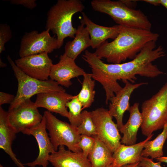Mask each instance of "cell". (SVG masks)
<instances>
[{
    "mask_svg": "<svg viewBox=\"0 0 167 167\" xmlns=\"http://www.w3.org/2000/svg\"><path fill=\"white\" fill-rule=\"evenodd\" d=\"M17 133L10 124L8 112L0 106V148L10 157L18 167H26L18 159L13 152L12 144Z\"/></svg>",
    "mask_w": 167,
    "mask_h": 167,
    "instance_id": "ffe728a7",
    "label": "cell"
},
{
    "mask_svg": "<svg viewBox=\"0 0 167 167\" xmlns=\"http://www.w3.org/2000/svg\"><path fill=\"white\" fill-rule=\"evenodd\" d=\"M82 58L91 68L92 79L102 86L105 92V103L107 104L122 88L118 82L123 79L120 64L105 63L94 53L88 50H85Z\"/></svg>",
    "mask_w": 167,
    "mask_h": 167,
    "instance_id": "5b68a950",
    "label": "cell"
},
{
    "mask_svg": "<svg viewBox=\"0 0 167 167\" xmlns=\"http://www.w3.org/2000/svg\"><path fill=\"white\" fill-rule=\"evenodd\" d=\"M30 99L8 111L10 123L17 133L35 127L41 122L42 116Z\"/></svg>",
    "mask_w": 167,
    "mask_h": 167,
    "instance_id": "8fae6325",
    "label": "cell"
},
{
    "mask_svg": "<svg viewBox=\"0 0 167 167\" xmlns=\"http://www.w3.org/2000/svg\"><path fill=\"white\" fill-rule=\"evenodd\" d=\"M95 11L109 15L118 25L129 28L151 30L152 24L140 10L130 8L121 0H92Z\"/></svg>",
    "mask_w": 167,
    "mask_h": 167,
    "instance_id": "277c9868",
    "label": "cell"
},
{
    "mask_svg": "<svg viewBox=\"0 0 167 167\" xmlns=\"http://www.w3.org/2000/svg\"><path fill=\"white\" fill-rule=\"evenodd\" d=\"M153 134L149 135L145 140L137 143L126 145L121 143L113 153V161L112 167H121L127 164L139 162L141 153L146 142L151 139Z\"/></svg>",
    "mask_w": 167,
    "mask_h": 167,
    "instance_id": "d6986e66",
    "label": "cell"
},
{
    "mask_svg": "<svg viewBox=\"0 0 167 167\" xmlns=\"http://www.w3.org/2000/svg\"><path fill=\"white\" fill-rule=\"evenodd\" d=\"M91 113L96 129V135L113 153L121 143L122 137L117 124L113 121L106 109L98 108Z\"/></svg>",
    "mask_w": 167,
    "mask_h": 167,
    "instance_id": "9c48e42d",
    "label": "cell"
},
{
    "mask_svg": "<svg viewBox=\"0 0 167 167\" xmlns=\"http://www.w3.org/2000/svg\"><path fill=\"white\" fill-rule=\"evenodd\" d=\"M84 8L80 0H58L48 12L45 28L56 35L58 49L62 46L66 38H75L77 28L72 25V18Z\"/></svg>",
    "mask_w": 167,
    "mask_h": 167,
    "instance_id": "7a4b0ae2",
    "label": "cell"
},
{
    "mask_svg": "<svg viewBox=\"0 0 167 167\" xmlns=\"http://www.w3.org/2000/svg\"><path fill=\"white\" fill-rule=\"evenodd\" d=\"M49 161L54 167H92L88 158L82 152L67 150L63 145L49 155Z\"/></svg>",
    "mask_w": 167,
    "mask_h": 167,
    "instance_id": "ac0fdd59",
    "label": "cell"
},
{
    "mask_svg": "<svg viewBox=\"0 0 167 167\" xmlns=\"http://www.w3.org/2000/svg\"><path fill=\"white\" fill-rule=\"evenodd\" d=\"M143 1L156 6L160 4V0H144Z\"/></svg>",
    "mask_w": 167,
    "mask_h": 167,
    "instance_id": "836d02e7",
    "label": "cell"
},
{
    "mask_svg": "<svg viewBox=\"0 0 167 167\" xmlns=\"http://www.w3.org/2000/svg\"><path fill=\"white\" fill-rule=\"evenodd\" d=\"M52 62L46 53L20 58L15 61L16 66L25 74L41 80L48 79Z\"/></svg>",
    "mask_w": 167,
    "mask_h": 167,
    "instance_id": "7c38bea8",
    "label": "cell"
},
{
    "mask_svg": "<svg viewBox=\"0 0 167 167\" xmlns=\"http://www.w3.org/2000/svg\"><path fill=\"white\" fill-rule=\"evenodd\" d=\"M147 84L146 82L133 84L127 81L124 86L110 100L109 112L116 119L119 130L123 125V118L124 113L128 111L130 107L129 100L132 93L140 86Z\"/></svg>",
    "mask_w": 167,
    "mask_h": 167,
    "instance_id": "9a60e30c",
    "label": "cell"
},
{
    "mask_svg": "<svg viewBox=\"0 0 167 167\" xmlns=\"http://www.w3.org/2000/svg\"><path fill=\"white\" fill-rule=\"evenodd\" d=\"M80 135L92 136L96 135V131L91 112L84 110L82 112V122L77 128Z\"/></svg>",
    "mask_w": 167,
    "mask_h": 167,
    "instance_id": "4316f807",
    "label": "cell"
},
{
    "mask_svg": "<svg viewBox=\"0 0 167 167\" xmlns=\"http://www.w3.org/2000/svg\"><path fill=\"white\" fill-rule=\"evenodd\" d=\"M73 96L66 92L41 93L37 95L34 105L37 108H45L50 112L58 113L68 118L69 114L66 105Z\"/></svg>",
    "mask_w": 167,
    "mask_h": 167,
    "instance_id": "2e32d148",
    "label": "cell"
},
{
    "mask_svg": "<svg viewBox=\"0 0 167 167\" xmlns=\"http://www.w3.org/2000/svg\"><path fill=\"white\" fill-rule=\"evenodd\" d=\"M107 167H112V164Z\"/></svg>",
    "mask_w": 167,
    "mask_h": 167,
    "instance_id": "ab89813d",
    "label": "cell"
},
{
    "mask_svg": "<svg viewBox=\"0 0 167 167\" xmlns=\"http://www.w3.org/2000/svg\"><path fill=\"white\" fill-rule=\"evenodd\" d=\"M66 105L69 109L68 119L70 124L73 126L77 127L82 122V105L76 95L74 96L72 98L66 103Z\"/></svg>",
    "mask_w": 167,
    "mask_h": 167,
    "instance_id": "484cf974",
    "label": "cell"
},
{
    "mask_svg": "<svg viewBox=\"0 0 167 167\" xmlns=\"http://www.w3.org/2000/svg\"><path fill=\"white\" fill-rule=\"evenodd\" d=\"M157 161L161 162L167 163V156H162L156 159Z\"/></svg>",
    "mask_w": 167,
    "mask_h": 167,
    "instance_id": "d590c367",
    "label": "cell"
},
{
    "mask_svg": "<svg viewBox=\"0 0 167 167\" xmlns=\"http://www.w3.org/2000/svg\"><path fill=\"white\" fill-rule=\"evenodd\" d=\"M43 115L46 120V129L55 151L60 146L63 145L73 152H82L77 147L81 136L77 127L58 119L48 110L44 112Z\"/></svg>",
    "mask_w": 167,
    "mask_h": 167,
    "instance_id": "ba28073f",
    "label": "cell"
},
{
    "mask_svg": "<svg viewBox=\"0 0 167 167\" xmlns=\"http://www.w3.org/2000/svg\"><path fill=\"white\" fill-rule=\"evenodd\" d=\"M143 135L148 137L154 131L163 128L167 123V82L155 95L142 103Z\"/></svg>",
    "mask_w": 167,
    "mask_h": 167,
    "instance_id": "52a82bcc",
    "label": "cell"
},
{
    "mask_svg": "<svg viewBox=\"0 0 167 167\" xmlns=\"http://www.w3.org/2000/svg\"><path fill=\"white\" fill-rule=\"evenodd\" d=\"M12 36V32L9 25L6 24H0V53L5 50V45Z\"/></svg>",
    "mask_w": 167,
    "mask_h": 167,
    "instance_id": "f1b7e54d",
    "label": "cell"
},
{
    "mask_svg": "<svg viewBox=\"0 0 167 167\" xmlns=\"http://www.w3.org/2000/svg\"><path fill=\"white\" fill-rule=\"evenodd\" d=\"M167 139V123L164 126L163 130L152 140L147 141L144 145L141 153L142 157H150L151 159H156L163 156V147Z\"/></svg>",
    "mask_w": 167,
    "mask_h": 167,
    "instance_id": "cb8c5ba5",
    "label": "cell"
},
{
    "mask_svg": "<svg viewBox=\"0 0 167 167\" xmlns=\"http://www.w3.org/2000/svg\"><path fill=\"white\" fill-rule=\"evenodd\" d=\"M7 59L18 82L16 94L10 105L8 111L17 107L35 94L54 91L66 92L62 86L51 79L41 80L27 75L16 66L9 55H8Z\"/></svg>",
    "mask_w": 167,
    "mask_h": 167,
    "instance_id": "8992f818",
    "label": "cell"
},
{
    "mask_svg": "<svg viewBox=\"0 0 167 167\" xmlns=\"http://www.w3.org/2000/svg\"><path fill=\"white\" fill-rule=\"evenodd\" d=\"M94 146L88 158L92 167H107L113 161V153L105 144L96 135Z\"/></svg>",
    "mask_w": 167,
    "mask_h": 167,
    "instance_id": "603a6c76",
    "label": "cell"
},
{
    "mask_svg": "<svg viewBox=\"0 0 167 167\" xmlns=\"http://www.w3.org/2000/svg\"><path fill=\"white\" fill-rule=\"evenodd\" d=\"M159 36L151 30L120 26L117 37L111 42H103L94 53L109 63L120 64L127 59H133L147 43L156 41Z\"/></svg>",
    "mask_w": 167,
    "mask_h": 167,
    "instance_id": "6da1fadb",
    "label": "cell"
},
{
    "mask_svg": "<svg viewBox=\"0 0 167 167\" xmlns=\"http://www.w3.org/2000/svg\"><path fill=\"white\" fill-rule=\"evenodd\" d=\"M156 41L149 42L131 61L120 63L123 82L125 83L129 81L134 84L137 79V75L154 78L164 74L152 63L165 55V51L161 45L156 48Z\"/></svg>",
    "mask_w": 167,
    "mask_h": 167,
    "instance_id": "3957f363",
    "label": "cell"
},
{
    "mask_svg": "<svg viewBox=\"0 0 167 167\" xmlns=\"http://www.w3.org/2000/svg\"><path fill=\"white\" fill-rule=\"evenodd\" d=\"M46 129V120L43 115L42 121L39 125L22 132L24 134L32 135L34 137L37 143L39 150L36 158L32 162L24 163L25 166L35 167L38 165L47 167L49 162V156L55 151Z\"/></svg>",
    "mask_w": 167,
    "mask_h": 167,
    "instance_id": "4fadbf2b",
    "label": "cell"
},
{
    "mask_svg": "<svg viewBox=\"0 0 167 167\" xmlns=\"http://www.w3.org/2000/svg\"><path fill=\"white\" fill-rule=\"evenodd\" d=\"M161 162H154L152 159L142 157L139 164V167H162Z\"/></svg>",
    "mask_w": 167,
    "mask_h": 167,
    "instance_id": "4dcf8cb0",
    "label": "cell"
},
{
    "mask_svg": "<svg viewBox=\"0 0 167 167\" xmlns=\"http://www.w3.org/2000/svg\"><path fill=\"white\" fill-rule=\"evenodd\" d=\"M0 167H4L2 165L0 164Z\"/></svg>",
    "mask_w": 167,
    "mask_h": 167,
    "instance_id": "f35d334b",
    "label": "cell"
},
{
    "mask_svg": "<svg viewBox=\"0 0 167 167\" xmlns=\"http://www.w3.org/2000/svg\"><path fill=\"white\" fill-rule=\"evenodd\" d=\"M15 96L14 95L1 92H0V105L4 104H11Z\"/></svg>",
    "mask_w": 167,
    "mask_h": 167,
    "instance_id": "1f68e13d",
    "label": "cell"
},
{
    "mask_svg": "<svg viewBox=\"0 0 167 167\" xmlns=\"http://www.w3.org/2000/svg\"><path fill=\"white\" fill-rule=\"evenodd\" d=\"M91 45L88 31L84 24H81L77 28V32L74 39L66 43L64 54L75 60L82 52Z\"/></svg>",
    "mask_w": 167,
    "mask_h": 167,
    "instance_id": "7402d4cb",
    "label": "cell"
},
{
    "mask_svg": "<svg viewBox=\"0 0 167 167\" xmlns=\"http://www.w3.org/2000/svg\"><path fill=\"white\" fill-rule=\"evenodd\" d=\"M9 2L12 5H22L31 10L34 9L37 6L35 0H10Z\"/></svg>",
    "mask_w": 167,
    "mask_h": 167,
    "instance_id": "f546056e",
    "label": "cell"
},
{
    "mask_svg": "<svg viewBox=\"0 0 167 167\" xmlns=\"http://www.w3.org/2000/svg\"><path fill=\"white\" fill-rule=\"evenodd\" d=\"M139 162L126 165L122 166L121 167H139Z\"/></svg>",
    "mask_w": 167,
    "mask_h": 167,
    "instance_id": "e575fe53",
    "label": "cell"
},
{
    "mask_svg": "<svg viewBox=\"0 0 167 167\" xmlns=\"http://www.w3.org/2000/svg\"><path fill=\"white\" fill-rule=\"evenodd\" d=\"M7 66L6 64V63L3 62L2 60H1V59L0 58V66L1 67H4L6 66Z\"/></svg>",
    "mask_w": 167,
    "mask_h": 167,
    "instance_id": "74e56055",
    "label": "cell"
},
{
    "mask_svg": "<svg viewBox=\"0 0 167 167\" xmlns=\"http://www.w3.org/2000/svg\"><path fill=\"white\" fill-rule=\"evenodd\" d=\"M49 29L41 32L33 30L26 32L22 37L19 51L20 58L46 53H50L58 48L57 40L49 34Z\"/></svg>",
    "mask_w": 167,
    "mask_h": 167,
    "instance_id": "30bf717a",
    "label": "cell"
},
{
    "mask_svg": "<svg viewBox=\"0 0 167 167\" xmlns=\"http://www.w3.org/2000/svg\"><path fill=\"white\" fill-rule=\"evenodd\" d=\"M83 77L82 88L76 95L83 109L90 107L94 101L95 94V80L92 79V73H86Z\"/></svg>",
    "mask_w": 167,
    "mask_h": 167,
    "instance_id": "d4e9b609",
    "label": "cell"
},
{
    "mask_svg": "<svg viewBox=\"0 0 167 167\" xmlns=\"http://www.w3.org/2000/svg\"><path fill=\"white\" fill-rule=\"evenodd\" d=\"M95 143V139L93 136L81 135L80 139L77 147L81 150L84 156L88 157L94 146Z\"/></svg>",
    "mask_w": 167,
    "mask_h": 167,
    "instance_id": "83f0119b",
    "label": "cell"
},
{
    "mask_svg": "<svg viewBox=\"0 0 167 167\" xmlns=\"http://www.w3.org/2000/svg\"><path fill=\"white\" fill-rule=\"evenodd\" d=\"M160 4H161L167 9V0H160Z\"/></svg>",
    "mask_w": 167,
    "mask_h": 167,
    "instance_id": "8d00e7d4",
    "label": "cell"
},
{
    "mask_svg": "<svg viewBox=\"0 0 167 167\" xmlns=\"http://www.w3.org/2000/svg\"><path fill=\"white\" fill-rule=\"evenodd\" d=\"M59 58L58 63L53 64L49 77L60 85L68 88L72 84L71 79L83 76L86 73L76 64L75 60L65 54L61 55Z\"/></svg>",
    "mask_w": 167,
    "mask_h": 167,
    "instance_id": "5bb4252c",
    "label": "cell"
},
{
    "mask_svg": "<svg viewBox=\"0 0 167 167\" xmlns=\"http://www.w3.org/2000/svg\"><path fill=\"white\" fill-rule=\"evenodd\" d=\"M121 1L125 4L127 6L131 8L132 6H134L135 4L136 1H131V0H121Z\"/></svg>",
    "mask_w": 167,
    "mask_h": 167,
    "instance_id": "d6a6232c",
    "label": "cell"
},
{
    "mask_svg": "<svg viewBox=\"0 0 167 167\" xmlns=\"http://www.w3.org/2000/svg\"><path fill=\"white\" fill-rule=\"evenodd\" d=\"M81 24L87 28L89 34L92 49H97L103 42L109 39H115L118 35L120 26L116 25L108 27L100 25L93 22L84 12Z\"/></svg>",
    "mask_w": 167,
    "mask_h": 167,
    "instance_id": "e0dca14e",
    "label": "cell"
},
{
    "mask_svg": "<svg viewBox=\"0 0 167 167\" xmlns=\"http://www.w3.org/2000/svg\"><path fill=\"white\" fill-rule=\"evenodd\" d=\"M139 104L135 103L130 106L129 112L130 117L126 123L119 130L123 134L121 143L126 145L136 143L137 132L142 125L143 117L139 109Z\"/></svg>",
    "mask_w": 167,
    "mask_h": 167,
    "instance_id": "44dd1931",
    "label": "cell"
}]
</instances>
